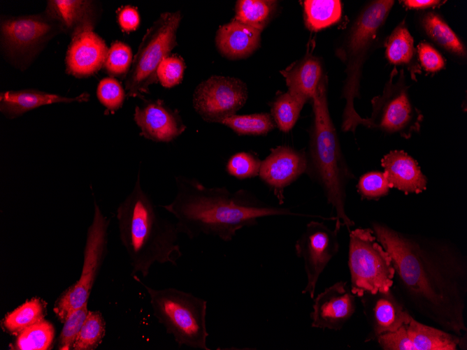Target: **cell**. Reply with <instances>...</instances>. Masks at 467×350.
<instances>
[{
    "label": "cell",
    "mask_w": 467,
    "mask_h": 350,
    "mask_svg": "<svg viewBox=\"0 0 467 350\" xmlns=\"http://www.w3.org/2000/svg\"><path fill=\"white\" fill-rule=\"evenodd\" d=\"M108 52L104 41L92 29L81 31L71 37L66 57V71L78 78L89 76L104 65Z\"/></svg>",
    "instance_id": "obj_19"
},
{
    "label": "cell",
    "mask_w": 467,
    "mask_h": 350,
    "mask_svg": "<svg viewBox=\"0 0 467 350\" xmlns=\"http://www.w3.org/2000/svg\"><path fill=\"white\" fill-rule=\"evenodd\" d=\"M339 229L322 221L308 222L295 243L296 256L303 261L307 283L302 291L314 298L319 277L339 250Z\"/></svg>",
    "instance_id": "obj_11"
},
{
    "label": "cell",
    "mask_w": 467,
    "mask_h": 350,
    "mask_svg": "<svg viewBox=\"0 0 467 350\" xmlns=\"http://www.w3.org/2000/svg\"><path fill=\"white\" fill-rule=\"evenodd\" d=\"M308 158L303 151L278 146L261 161L259 176L271 189L279 204L285 201V188L306 173Z\"/></svg>",
    "instance_id": "obj_17"
},
{
    "label": "cell",
    "mask_w": 467,
    "mask_h": 350,
    "mask_svg": "<svg viewBox=\"0 0 467 350\" xmlns=\"http://www.w3.org/2000/svg\"><path fill=\"white\" fill-rule=\"evenodd\" d=\"M87 303L74 310L63 322L64 326L58 339L57 349H72L76 340L88 314Z\"/></svg>",
    "instance_id": "obj_35"
},
{
    "label": "cell",
    "mask_w": 467,
    "mask_h": 350,
    "mask_svg": "<svg viewBox=\"0 0 467 350\" xmlns=\"http://www.w3.org/2000/svg\"><path fill=\"white\" fill-rule=\"evenodd\" d=\"M89 99V94L87 93L66 97L36 90L7 91L0 94V110L6 117L13 119L42 105L85 102Z\"/></svg>",
    "instance_id": "obj_22"
},
{
    "label": "cell",
    "mask_w": 467,
    "mask_h": 350,
    "mask_svg": "<svg viewBox=\"0 0 467 350\" xmlns=\"http://www.w3.org/2000/svg\"><path fill=\"white\" fill-rule=\"evenodd\" d=\"M106 335V321L99 311H89L73 350H94Z\"/></svg>",
    "instance_id": "obj_33"
},
{
    "label": "cell",
    "mask_w": 467,
    "mask_h": 350,
    "mask_svg": "<svg viewBox=\"0 0 467 350\" xmlns=\"http://www.w3.org/2000/svg\"><path fill=\"white\" fill-rule=\"evenodd\" d=\"M306 102V100L289 92L275 99L272 103L271 115L281 131L288 132L294 127Z\"/></svg>",
    "instance_id": "obj_30"
},
{
    "label": "cell",
    "mask_w": 467,
    "mask_h": 350,
    "mask_svg": "<svg viewBox=\"0 0 467 350\" xmlns=\"http://www.w3.org/2000/svg\"><path fill=\"white\" fill-rule=\"evenodd\" d=\"M381 166L391 189L405 194H417L426 189V177L416 160L405 152L390 151L381 159Z\"/></svg>",
    "instance_id": "obj_20"
},
{
    "label": "cell",
    "mask_w": 467,
    "mask_h": 350,
    "mask_svg": "<svg viewBox=\"0 0 467 350\" xmlns=\"http://www.w3.org/2000/svg\"><path fill=\"white\" fill-rule=\"evenodd\" d=\"M224 124L238 135H265L273 130L275 123L271 115L266 112L250 115H232L222 119Z\"/></svg>",
    "instance_id": "obj_31"
},
{
    "label": "cell",
    "mask_w": 467,
    "mask_h": 350,
    "mask_svg": "<svg viewBox=\"0 0 467 350\" xmlns=\"http://www.w3.org/2000/svg\"><path fill=\"white\" fill-rule=\"evenodd\" d=\"M132 60L130 47L122 42L115 41L108 49L104 66L110 75L118 76L127 73Z\"/></svg>",
    "instance_id": "obj_37"
},
{
    "label": "cell",
    "mask_w": 467,
    "mask_h": 350,
    "mask_svg": "<svg viewBox=\"0 0 467 350\" xmlns=\"http://www.w3.org/2000/svg\"><path fill=\"white\" fill-rule=\"evenodd\" d=\"M383 350H457L466 349V335H458L436 326L417 321L410 322L394 332L378 336L376 340Z\"/></svg>",
    "instance_id": "obj_14"
},
{
    "label": "cell",
    "mask_w": 467,
    "mask_h": 350,
    "mask_svg": "<svg viewBox=\"0 0 467 350\" xmlns=\"http://www.w3.org/2000/svg\"><path fill=\"white\" fill-rule=\"evenodd\" d=\"M133 277L146 289L153 314L172 335L178 348L210 350L207 346V301L191 293L168 287L155 289L136 275Z\"/></svg>",
    "instance_id": "obj_6"
},
{
    "label": "cell",
    "mask_w": 467,
    "mask_h": 350,
    "mask_svg": "<svg viewBox=\"0 0 467 350\" xmlns=\"http://www.w3.org/2000/svg\"><path fill=\"white\" fill-rule=\"evenodd\" d=\"M404 4L410 8H426L433 6L440 3V1L434 0H406Z\"/></svg>",
    "instance_id": "obj_42"
},
{
    "label": "cell",
    "mask_w": 467,
    "mask_h": 350,
    "mask_svg": "<svg viewBox=\"0 0 467 350\" xmlns=\"http://www.w3.org/2000/svg\"><path fill=\"white\" fill-rule=\"evenodd\" d=\"M261 33L234 18L218 29L216 45L221 54L228 59L245 58L259 48Z\"/></svg>",
    "instance_id": "obj_21"
},
{
    "label": "cell",
    "mask_w": 467,
    "mask_h": 350,
    "mask_svg": "<svg viewBox=\"0 0 467 350\" xmlns=\"http://www.w3.org/2000/svg\"><path fill=\"white\" fill-rule=\"evenodd\" d=\"M247 99V89L239 79L213 75L195 89L193 105L201 118L219 123L239 110Z\"/></svg>",
    "instance_id": "obj_12"
},
{
    "label": "cell",
    "mask_w": 467,
    "mask_h": 350,
    "mask_svg": "<svg viewBox=\"0 0 467 350\" xmlns=\"http://www.w3.org/2000/svg\"><path fill=\"white\" fill-rule=\"evenodd\" d=\"M422 24L427 35L439 45L458 56L466 55L464 45L439 15L428 13L424 16Z\"/></svg>",
    "instance_id": "obj_29"
},
{
    "label": "cell",
    "mask_w": 467,
    "mask_h": 350,
    "mask_svg": "<svg viewBox=\"0 0 467 350\" xmlns=\"http://www.w3.org/2000/svg\"><path fill=\"white\" fill-rule=\"evenodd\" d=\"M46 302L40 298H32L8 313L1 320L3 330L17 336L22 331L45 319Z\"/></svg>",
    "instance_id": "obj_25"
},
{
    "label": "cell",
    "mask_w": 467,
    "mask_h": 350,
    "mask_svg": "<svg viewBox=\"0 0 467 350\" xmlns=\"http://www.w3.org/2000/svg\"><path fill=\"white\" fill-rule=\"evenodd\" d=\"M134 118L141 135L155 142H171L186 129L178 112L166 106L161 100L136 106Z\"/></svg>",
    "instance_id": "obj_18"
},
{
    "label": "cell",
    "mask_w": 467,
    "mask_h": 350,
    "mask_svg": "<svg viewBox=\"0 0 467 350\" xmlns=\"http://www.w3.org/2000/svg\"><path fill=\"white\" fill-rule=\"evenodd\" d=\"M359 298L370 328L365 342L395 331L409 323L413 316L392 288L375 293L366 292Z\"/></svg>",
    "instance_id": "obj_15"
},
{
    "label": "cell",
    "mask_w": 467,
    "mask_h": 350,
    "mask_svg": "<svg viewBox=\"0 0 467 350\" xmlns=\"http://www.w3.org/2000/svg\"><path fill=\"white\" fill-rule=\"evenodd\" d=\"M391 189L384 172L370 171L362 175L357 182V189L361 199L378 200L387 196Z\"/></svg>",
    "instance_id": "obj_34"
},
{
    "label": "cell",
    "mask_w": 467,
    "mask_h": 350,
    "mask_svg": "<svg viewBox=\"0 0 467 350\" xmlns=\"http://www.w3.org/2000/svg\"><path fill=\"white\" fill-rule=\"evenodd\" d=\"M371 104V115L365 118L366 127L405 139L420 130L424 117L410 100L403 70L391 72L382 94L373 98Z\"/></svg>",
    "instance_id": "obj_10"
},
{
    "label": "cell",
    "mask_w": 467,
    "mask_h": 350,
    "mask_svg": "<svg viewBox=\"0 0 467 350\" xmlns=\"http://www.w3.org/2000/svg\"><path fill=\"white\" fill-rule=\"evenodd\" d=\"M417 50L419 61L426 71L436 72L444 67L445 61L443 57L431 45L421 43Z\"/></svg>",
    "instance_id": "obj_40"
},
{
    "label": "cell",
    "mask_w": 467,
    "mask_h": 350,
    "mask_svg": "<svg viewBox=\"0 0 467 350\" xmlns=\"http://www.w3.org/2000/svg\"><path fill=\"white\" fill-rule=\"evenodd\" d=\"M312 101L313 120L306 173L322 188L334 210L335 227L340 230L345 226L350 231L354 222L346 212L347 187L354 175L343 157L329 114L324 78L320 80Z\"/></svg>",
    "instance_id": "obj_4"
},
{
    "label": "cell",
    "mask_w": 467,
    "mask_h": 350,
    "mask_svg": "<svg viewBox=\"0 0 467 350\" xmlns=\"http://www.w3.org/2000/svg\"><path fill=\"white\" fill-rule=\"evenodd\" d=\"M185 65L178 56L164 58L157 70V76L162 86L169 88L179 84L183 78Z\"/></svg>",
    "instance_id": "obj_39"
},
{
    "label": "cell",
    "mask_w": 467,
    "mask_h": 350,
    "mask_svg": "<svg viewBox=\"0 0 467 350\" xmlns=\"http://www.w3.org/2000/svg\"><path fill=\"white\" fill-rule=\"evenodd\" d=\"M304 12L307 27L318 31L337 22L341 16V3L338 0H306Z\"/></svg>",
    "instance_id": "obj_26"
},
{
    "label": "cell",
    "mask_w": 467,
    "mask_h": 350,
    "mask_svg": "<svg viewBox=\"0 0 467 350\" xmlns=\"http://www.w3.org/2000/svg\"><path fill=\"white\" fill-rule=\"evenodd\" d=\"M276 2L269 0L238 1L234 19L262 31L275 12Z\"/></svg>",
    "instance_id": "obj_27"
},
{
    "label": "cell",
    "mask_w": 467,
    "mask_h": 350,
    "mask_svg": "<svg viewBox=\"0 0 467 350\" xmlns=\"http://www.w3.org/2000/svg\"><path fill=\"white\" fill-rule=\"evenodd\" d=\"M45 10L71 37L85 30H93L95 24L94 7L91 1L50 0Z\"/></svg>",
    "instance_id": "obj_23"
},
{
    "label": "cell",
    "mask_w": 467,
    "mask_h": 350,
    "mask_svg": "<svg viewBox=\"0 0 467 350\" xmlns=\"http://www.w3.org/2000/svg\"><path fill=\"white\" fill-rule=\"evenodd\" d=\"M118 22L123 31L127 32L134 31L140 22L137 10L131 6L122 8L118 13Z\"/></svg>",
    "instance_id": "obj_41"
},
{
    "label": "cell",
    "mask_w": 467,
    "mask_h": 350,
    "mask_svg": "<svg viewBox=\"0 0 467 350\" xmlns=\"http://www.w3.org/2000/svg\"><path fill=\"white\" fill-rule=\"evenodd\" d=\"M356 297L347 282L338 281L326 288L314 300L310 314L311 326L341 330L356 311Z\"/></svg>",
    "instance_id": "obj_16"
},
{
    "label": "cell",
    "mask_w": 467,
    "mask_h": 350,
    "mask_svg": "<svg viewBox=\"0 0 467 350\" xmlns=\"http://www.w3.org/2000/svg\"><path fill=\"white\" fill-rule=\"evenodd\" d=\"M180 20V12L164 13L148 29L126 78L128 96L148 92L149 86L157 78L159 65L177 45L176 32Z\"/></svg>",
    "instance_id": "obj_8"
},
{
    "label": "cell",
    "mask_w": 467,
    "mask_h": 350,
    "mask_svg": "<svg viewBox=\"0 0 467 350\" xmlns=\"http://www.w3.org/2000/svg\"><path fill=\"white\" fill-rule=\"evenodd\" d=\"M96 94L101 104L110 111L118 110L124 99V92L122 86L112 78H106L100 81Z\"/></svg>",
    "instance_id": "obj_38"
},
{
    "label": "cell",
    "mask_w": 467,
    "mask_h": 350,
    "mask_svg": "<svg viewBox=\"0 0 467 350\" xmlns=\"http://www.w3.org/2000/svg\"><path fill=\"white\" fill-rule=\"evenodd\" d=\"M371 229L394 268L392 289L411 314L466 335L467 258L451 240L411 234L373 221Z\"/></svg>",
    "instance_id": "obj_1"
},
{
    "label": "cell",
    "mask_w": 467,
    "mask_h": 350,
    "mask_svg": "<svg viewBox=\"0 0 467 350\" xmlns=\"http://www.w3.org/2000/svg\"><path fill=\"white\" fill-rule=\"evenodd\" d=\"M280 73L285 79L288 92L308 101L316 92L322 71L317 58L308 54Z\"/></svg>",
    "instance_id": "obj_24"
},
{
    "label": "cell",
    "mask_w": 467,
    "mask_h": 350,
    "mask_svg": "<svg viewBox=\"0 0 467 350\" xmlns=\"http://www.w3.org/2000/svg\"><path fill=\"white\" fill-rule=\"evenodd\" d=\"M62 31L60 23L46 10L44 13L1 20L3 48L13 56L33 52Z\"/></svg>",
    "instance_id": "obj_13"
},
{
    "label": "cell",
    "mask_w": 467,
    "mask_h": 350,
    "mask_svg": "<svg viewBox=\"0 0 467 350\" xmlns=\"http://www.w3.org/2000/svg\"><path fill=\"white\" fill-rule=\"evenodd\" d=\"M348 268L353 294L387 291L392 287L394 268L391 256L377 240L371 228L349 231Z\"/></svg>",
    "instance_id": "obj_7"
},
{
    "label": "cell",
    "mask_w": 467,
    "mask_h": 350,
    "mask_svg": "<svg viewBox=\"0 0 467 350\" xmlns=\"http://www.w3.org/2000/svg\"><path fill=\"white\" fill-rule=\"evenodd\" d=\"M261 161L249 152H238L227 161L226 170L231 176L239 180L259 175Z\"/></svg>",
    "instance_id": "obj_36"
},
{
    "label": "cell",
    "mask_w": 467,
    "mask_h": 350,
    "mask_svg": "<svg viewBox=\"0 0 467 350\" xmlns=\"http://www.w3.org/2000/svg\"><path fill=\"white\" fill-rule=\"evenodd\" d=\"M394 3L390 0H379L369 3L359 15L338 52L345 64L347 75L343 90L346 103L342 122V130L345 132L354 133L358 126H366V119L355 110L354 101L359 96L362 65Z\"/></svg>",
    "instance_id": "obj_5"
},
{
    "label": "cell",
    "mask_w": 467,
    "mask_h": 350,
    "mask_svg": "<svg viewBox=\"0 0 467 350\" xmlns=\"http://www.w3.org/2000/svg\"><path fill=\"white\" fill-rule=\"evenodd\" d=\"M55 336L53 324L43 319L17 335L10 348L15 350L50 349Z\"/></svg>",
    "instance_id": "obj_28"
},
{
    "label": "cell",
    "mask_w": 467,
    "mask_h": 350,
    "mask_svg": "<svg viewBox=\"0 0 467 350\" xmlns=\"http://www.w3.org/2000/svg\"><path fill=\"white\" fill-rule=\"evenodd\" d=\"M108 219L97 203H94V216L89 226L80 277L65 289L54 304L53 312L63 323L74 310L88 302L95 281L107 253Z\"/></svg>",
    "instance_id": "obj_9"
},
{
    "label": "cell",
    "mask_w": 467,
    "mask_h": 350,
    "mask_svg": "<svg viewBox=\"0 0 467 350\" xmlns=\"http://www.w3.org/2000/svg\"><path fill=\"white\" fill-rule=\"evenodd\" d=\"M415 54L414 41L404 24L398 25L386 43V56L394 64L410 63Z\"/></svg>",
    "instance_id": "obj_32"
},
{
    "label": "cell",
    "mask_w": 467,
    "mask_h": 350,
    "mask_svg": "<svg viewBox=\"0 0 467 350\" xmlns=\"http://www.w3.org/2000/svg\"><path fill=\"white\" fill-rule=\"evenodd\" d=\"M175 183L173 200L161 206L175 218L178 232L190 240L205 235L229 242L239 230L257 225L259 219L300 215L289 207L264 202L246 189L208 187L185 175H176Z\"/></svg>",
    "instance_id": "obj_2"
},
{
    "label": "cell",
    "mask_w": 467,
    "mask_h": 350,
    "mask_svg": "<svg viewBox=\"0 0 467 350\" xmlns=\"http://www.w3.org/2000/svg\"><path fill=\"white\" fill-rule=\"evenodd\" d=\"M116 217L132 276L141 273L146 277L155 263L177 265L182 254L176 224L160 214L142 188L140 171L133 189L117 207Z\"/></svg>",
    "instance_id": "obj_3"
}]
</instances>
